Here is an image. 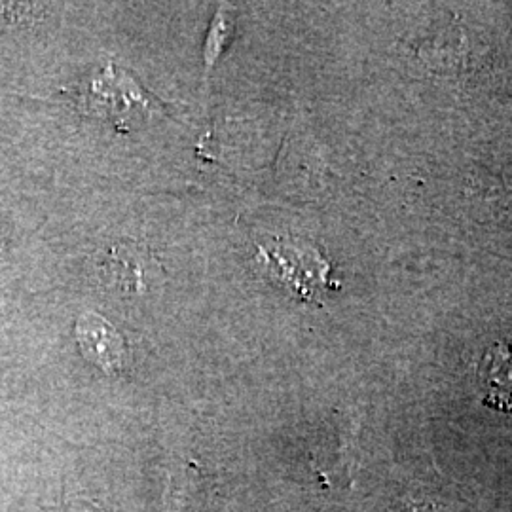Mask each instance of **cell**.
Listing matches in <instances>:
<instances>
[{"instance_id":"7a4b0ae2","label":"cell","mask_w":512,"mask_h":512,"mask_svg":"<svg viewBox=\"0 0 512 512\" xmlns=\"http://www.w3.org/2000/svg\"><path fill=\"white\" fill-rule=\"evenodd\" d=\"M268 272L285 287L293 289L302 298H310L317 289L327 287V262L313 249H302L293 243H277L275 247H258Z\"/></svg>"},{"instance_id":"277c9868","label":"cell","mask_w":512,"mask_h":512,"mask_svg":"<svg viewBox=\"0 0 512 512\" xmlns=\"http://www.w3.org/2000/svg\"><path fill=\"white\" fill-rule=\"evenodd\" d=\"M482 403L499 412H512V344H495L478 365Z\"/></svg>"},{"instance_id":"6da1fadb","label":"cell","mask_w":512,"mask_h":512,"mask_svg":"<svg viewBox=\"0 0 512 512\" xmlns=\"http://www.w3.org/2000/svg\"><path fill=\"white\" fill-rule=\"evenodd\" d=\"M131 76L122 73L114 63L97 74L86 92V109L97 112V116L110 118L118 128H126L129 118H143L154 112L156 105Z\"/></svg>"},{"instance_id":"5b68a950","label":"cell","mask_w":512,"mask_h":512,"mask_svg":"<svg viewBox=\"0 0 512 512\" xmlns=\"http://www.w3.org/2000/svg\"><path fill=\"white\" fill-rule=\"evenodd\" d=\"M232 21L226 16L224 10H219L217 16L213 19L211 27H209V37L205 44V67H207V76L213 71L215 61L219 59L220 52L224 50L226 42L232 37ZM205 76V78H207Z\"/></svg>"},{"instance_id":"3957f363","label":"cell","mask_w":512,"mask_h":512,"mask_svg":"<svg viewBox=\"0 0 512 512\" xmlns=\"http://www.w3.org/2000/svg\"><path fill=\"white\" fill-rule=\"evenodd\" d=\"M76 342L82 355L107 374H116L124 368L128 348L122 334L97 313H84L76 321Z\"/></svg>"}]
</instances>
